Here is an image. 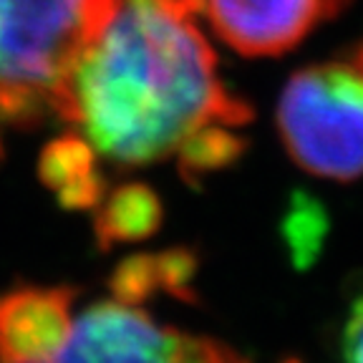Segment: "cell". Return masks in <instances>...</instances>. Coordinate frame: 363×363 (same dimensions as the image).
<instances>
[{"label":"cell","instance_id":"cell-1","mask_svg":"<svg viewBox=\"0 0 363 363\" xmlns=\"http://www.w3.org/2000/svg\"><path fill=\"white\" fill-rule=\"evenodd\" d=\"M194 16L182 0H106L56 116L124 167L169 157L199 126L247 124L252 111L225 86Z\"/></svg>","mask_w":363,"mask_h":363},{"label":"cell","instance_id":"cell-2","mask_svg":"<svg viewBox=\"0 0 363 363\" xmlns=\"http://www.w3.org/2000/svg\"><path fill=\"white\" fill-rule=\"evenodd\" d=\"M278 129L295 164L315 177H363V71L348 58L295 71L278 104Z\"/></svg>","mask_w":363,"mask_h":363},{"label":"cell","instance_id":"cell-3","mask_svg":"<svg viewBox=\"0 0 363 363\" xmlns=\"http://www.w3.org/2000/svg\"><path fill=\"white\" fill-rule=\"evenodd\" d=\"M106 0H0V89L38 94L58 111L63 81Z\"/></svg>","mask_w":363,"mask_h":363},{"label":"cell","instance_id":"cell-4","mask_svg":"<svg viewBox=\"0 0 363 363\" xmlns=\"http://www.w3.org/2000/svg\"><path fill=\"white\" fill-rule=\"evenodd\" d=\"M51 363H247L238 351L159 325L136 306L104 301L86 308Z\"/></svg>","mask_w":363,"mask_h":363},{"label":"cell","instance_id":"cell-5","mask_svg":"<svg viewBox=\"0 0 363 363\" xmlns=\"http://www.w3.org/2000/svg\"><path fill=\"white\" fill-rule=\"evenodd\" d=\"M346 0H202L215 33L250 58L283 56Z\"/></svg>","mask_w":363,"mask_h":363},{"label":"cell","instance_id":"cell-6","mask_svg":"<svg viewBox=\"0 0 363 363\" xmlns=\"http://www.w3.org/2000/svg\"><path fill=\"white\" fill-rule=\"evenodd\" d=\"M71 288H26L0 295V363L53 361L74 318Z\"/></svg>","mask_w":363,"mask_h":363},{"label":"cell","instance_id":"cell-7","mask_svg":"<svg viewBox=\"0 0 363 363\" xmlns=\"http://www.w3.org/2000/svg\"><path fill=\"white\" fill-rule=\"evenodd\" d=\"M38 177L68 210H91L104 197V179L96 169L94 147L76 134L61 136L40 152Z\"/></svg>","mask_w":363,"mask_h":363},{"label":"cell","instance_id":"cell-8","mask_svg":"<svg viewBox=\"0 0 363 363\" xmlns=\"http://www.w3.org/2000/svg\"><path fill=\"white\" fill-rule=\"evenodd\" d=\"M164 207L149 184L126 182L121 187L104 192L96 204L94 233L101 250H111L121 242H142L152 238L162 225Z\"/></svg>","mask_w":363,"mask_h":363},{"label":"cell","instance_id":"cell-9","mask_svg":"<svg viewBox=\"0 0 363 363\" xmlns=\"http://www.w3.org/2000/svg\"><path fill=\"white\" fill-rule=\"evenodd\" d=\"M245 139L235 134L233 126L225 124H207L184 139L177 147L179 172L187 182H199L212 172H220L222 167L233 164L242 157Z\"/></svg>","mask_w":363,"mask_h":363},{"label":"cell","instance_id":"cell-10","mask_svg":"<svg viewBox=\"0 0 363 363\" xmlns=\"http://www.w3.org/2000/svg\"><path fill=\"white\" fill-rule=\"evenodd\" d=\"M111 293L113 301L126 303V306H139L147 303L154 293L162 288V267H159V252L157 255H134L126 257L116 270L111 272Z\"/></svg>","mask_w":363,"mask_h":363},{"label":"cell","instance_id":"cell-11","mask_svg":"<svg viewBox=\"0 0 363 363\" xmlns=\"http://www.w3.org/2000/svg\"><path fill=\"white\" fill-rule=\"evenodd\" d=\"M199 260L189 250H167L159 252V267H162V288L164 293L182 298V301H192V283L194 272H197Z\"/></svg>","mask_w":363,"mask_h":363},{"label":"cell","instance_id":"cell-12","mask_svg":"<svg viewBox=\"0 0 363 363\" xmlns=\"http://www.w3.org/2000/svg\"><path fill=\"white\" fill-rule=\"evenodd\" d=\"M343 363H363V298L351 308L343 328Z\"/></svg>","mask_w":363,"mask_h":363},{"label":"cell","instance_id":"cell-13","mask_svg":"<svg viewBox=\"0 0 363 363\" xmlns=\"http://www.w3.org/2000/svg\"><path fill=\"white\" fill-rule=\"evenodd\" d=\"M346 58H348V61H351V63H356V66L363 71V40H361V43H358V45H353L351 51L346 53Z\"/></svg>","mask_w":363,"mask_h":363},{"label":"cell","instance_id":"cell-14","mask_svg":"<svg viewBox=\"0 0 363 363\" xmlns=\"http://www.w3.org/2000/svg\"><path fill=\"white\" fill-rule=\"evenodd\" d=\"M184 6H189V8H194L197 13H202V0H182Z\"/></svg>","mask_w":363,"mask_h":363},{"label":"cell","instance_id":"cell-15","mask_svg":"<svg viewBox=\"0 0 363 363\" xmlns=\"http://www.w3.org/2000/svg\"><path fill=\"white\" fill-rule=\"evenodd\" d=\"M3 157H6V154H3V142H0V162H3Z\"/></svg>","mask_w":363,"mask_h":363},{"label":"cell","instance_id":"cell-16","mask_svg":"<svg viewBox=\"0 0 363 363\" xmlns=\"http://www.w3.org/2000/svg\"><path fill=\"white\" fill-rule=\"evenodd\" d=\"M285 363H298V361H285Z\"/></svg>","mask_w":363,"mask_h":363},{"label":"cell","instance_id":"cell-17","mask_svg":"<svg viewBox=\"0 0 363 363\" xmlns=\"http://www.w3.org/2000/svg\"><path fill=\"white\" fill-rule=\"evenodd\" d=\"M43 363H51V361H43Z\"/></svg>","mask_w":363,"mask_h":363},{"label":"cell","instance_id":"cell-18","mask_svg":"<svg viewBox=\"0 0 363 363\" xmlns=\"http://www.w3.org/2000/svg\"><path fill=\"white\" fill-rule=\"evenodd\" d=\"M346 3H348V0H346Z\"/></svg>","mask_w":363,"mask_h":363}]
</instances>
